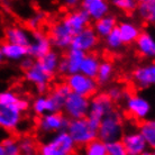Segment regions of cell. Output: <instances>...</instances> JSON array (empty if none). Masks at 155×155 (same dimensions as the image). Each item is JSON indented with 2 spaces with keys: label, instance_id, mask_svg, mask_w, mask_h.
I'll return each mask as SVG.
<instances>
[{
  "label": "cell",
  "instance_id": "obj_21",
  "mask_svg": "<svg viewBox=\"0 0 155 155\" xmlns=\"http://www.w3.org/2000/svg\"><path fill=\"white\" fill-rule=\"evenodd\" d=\"M71 93L70 89L68 88L65 83H58L54 87V89L47 94L50 98L52 106L54 108V113H62L63 106L65 104L68 96Z\"/></svg>",
  "mask_w": 155,
  "mask_h": 155
},
{
  "label": "cell",
  "instance_id": "obj_35",
  "mask_svg": "<svg viewBox=\"0 0 155 155\" xmlns=\"http://www.w3.org/2000/svg\"><path fill=\"white\" fill-rule=\"evenodd\" d=\"M137 2L135 0H113L111 4L121 12H136Z\"/></svg>",
  "mask_w": 155,
  "mask_h": 155
},
{
  "label": "cell",
  "instance_id": "obj_13",
  "mask_svg": "<svg viewBox=\"0 0 155 155\" xmlns=\"http://www.w3.org/2000/svg\"><path fill=\"white\" fill-rule=\"evenodd\" d=\"M24 77L26 79V81H28L33 85H35L36 91L39 96H45L46 94V92L48 91L50 82L53 79V77H51L50 74L44 72L39 68L36 61L31 69H28L27 71L24 72Z\"/></svg>",
  "mask_w": 155,
  "mask_h": 155
},
{
  "label": "cell",
  "instance_id": "obj_6",
  "mask_svg": "<svg viewBox=\"0 0 155 155\" xmlns=\"http://www.w3.org/2000/svg\"><path fill=\"white\" fill-rule=\"evenodd\" d=\"M89 98L82 97V96L71 92L66 98L62 111L69 120L81 119V118H87L89 114Z\"/></svg>",
  "mask_w": 155,
  "mask_h": 155
},
{
  "label": "cell",
  "instance_id": "obj_38",
  "mask_svg": "<svg viewBox=\"0 0 155 155\" xmlns=\"http://www.w3.org/2000/svg\"><path fill=\"white\" fill-rule=\"evenodd\" d=\"M106 146H107V155H128L121 140L108 143L106 144Z\"/></svg>",
  "mask_w": 155,
  "mask_h": 155
},
{
  "label": "cell",
  "instance_id": "obj_18",
  "mask_svg": "<svg viewBox=\"0 0 155 155\" xmlns=\"http://www.w3.org/2000/svg\"><path fill=\"white\" fill-rule=\"evenodd\" d=\"M61 20L70 28V31L73 33L74 35L85 29L87 27H89L90 24V18L82 9L71 10Z\"/></svg>",
  "mask_w": 155,
  "mask_h": 155
},
{
  "label": "cell",
  "instance_id": "obj_20",
  "mask_svg": "<svg viewBox=\"0 0 155 155\" xmlns=\"http://www.w3.org/2000/svg\"><path fill=\"white\" fill-rule=\"evenodd\" d=\"M137 53L145 58H155V36L150 31H140L135 42Z\"/></svg>",
  "mask_w": 155,
  "mask_h": 155
},
{
  "label": "cell",
  "instance_id": "obj_45",
  "mask_svg": "<svg viewBox=\"0 0 155 155\" xmlns=\"http://www.w3.org/2000/svg\"><path fill=\"white\" fill-rule=\"evenodd\" d=\"M0 155H5L4 148H2V145H1V143H0Z\"/></svg>",
  "mask_w": 155,
  "mask_h": 155
},
{
  "label": "cell",
  "instance_id": "obj_16",
  "mask_svg": "<svg viewBox=\"0 0 155 155\" xmlns=\"http://www.w3.org/2000/svg\"><path fill=\"white\" fill-rule=\"evenodd\" d=\"M132 80L142 89L155 87V62L137 66L132 72Z\"/></svg>",
  "mask_w": 155,
  "mask_h": 155
},
{
  "label": "cell",
  "instance_id": "obj_33",
  "mask_svg": "<svg viewBox=\"0 0 155 155\" xmlns=\"http://www.w3.org/2000/svg\"><path fill=\"white\" fill-rule=\"evenodd\" d=\"M0 143L2 145L5 155H21L18 138H16L14 136H8V137L2 138Z\"/></svg>",
  "mask_w": 155,
  "mask_h": 155
},
{
  "label": "cell",
  "instance_id": "obj_41",
  "mask_svg": "<svg viewBox=\"0 0 155 155\" xmlns=\"http://www.w3.org/2000/svg\"><path fill=\"white\" fill-rule=\"evenodd\" d=\"M34 63H35V60H34V58H31V56H26V58H23V60L20 61V68H21V70L25 72V71H27L28 69H31V66L34 65Z\"/></svg>",
  "mask_w": 155,
  "mask_h": 155
},
{
  "label": "cell",
  "instance_id": "obj_23",
  "mask_svg": "<svg viewBox=\"0 0 155 155\" xmlns=\"http://www.w3.org/2000/svg\"><path fill=\"white\" fill-rule=\"evenodd\" d=\"M0 51L4 55L5 60L8 61H21L23 58L28 56V48L27 47L16 45V44H10V43L4 42L0 44Z\"/></svg>",
  "mask_w": 155,
  "mask_h": 155
},
{
  "label": "cell",
  "instance_id": "obj_8",
  "mask_svg": "<svg viewBox=\"0 0 155 155\" xmlns=\"http://www.w3.org/2000/svg\"><path fill=\"white\" fill-rule=\"evenodd\" d=\"M18 102V101H17ZM24 120V113L16 105H0V128L14 132L17 128H19Z\"/></svg>",
  "mask_w": 155,
  "mask_h": 155
},
{
  "label": "cell",
  "instance_id": "obj_47",
  "mask_svg": "<svg viewBox=\"0 0 155 155\" xmlns=\"http://www.w3.org/2000/svg\"><path fill=\"white\" fill-rule=\"evenodd\" d=\"M154 36H155V27H154Z\"/></svg>",
  "mask_w": 155,
  "mask_h": 155
},
{
  "label": "cell",
  "instance_id": "obj_28",
  "mask_svg": "<svg viewBox=\"0 0 155 155\" xmlns=\"http://www.w3.org/2000/svg\"><path fill=\"white\" fill-rule=\"evenodd\" d=\"M138 132L145 140L147 147L155 151V118H148L140 124Z\"/></svg>",
  "mask_w": 155,
  "mask_h": 155
},
{
  "label": "cell",
  "instance_id": "obj_32",
  "mask_svg": "<svg viewBox=\"0 0 155 155\" xmlns=\"http://www.w3.org/2000/svg\"><path fill=\"white\" fill-rule=\"evenodd\" d=\"M18 144H19L20 154L21 155H36L37 153V145L35 140L29 136H24L18 138Z\"/></svg>",
  "mask_w": 155,
  "mask_h": 155
},
{
  "label": "cell",
  "instance_id": "obj_9",
  "mask_svg": "<svg viewBox=\"0 0 155 155\" xmlns=\"http://www.w3.org/2000/svg\"><path fill=\"white\" fill-rule=\"evenodd\" d=\"M69 121L70 120L62 113L46 114L38 118L37 128L39 132L45 133V134H56L58 132L66 130Z\"/></svg>",
  "mask_w": 155,
  "mask_h": 155
},
{
  "label": "cell",
  "instance_id": "obj_5",
  "mask_svg": "<svg viewBox=\"0 0 155 155\" xmlns=\"http://www.w3.org/2000/svg\"><path fill=\"white\" fill-rule=\"evenodd\" d=\"M114 110H115L114 102L110 100L107 93L100 92L98 94H94L92 98H90L89 114H88L87 118L94 124L99 125L101 120L107 115L113 113Z\"/></svg>",
  "mask_w": 155,
  "mask_h": 155
},
{
  "label": "cell",
  "instance_id": "obj_40",
  "mask_svg": "<svg viewBox=\"0 0 155 155\" xmlns=\"http://www.w3.org/2000/svg\"><path fill=\"white\" fill-rule=\"evenodd\" d=\"M37 155H55V153L53 152V150L51 148V146L47 143L39 145L37 148Z\"/></svg>",
  "mask_w": 155,
  "mask_h": 155
},
{
  "label": "cell",
  "instance_id": "obj_26",
  "mask_svg": "<svg viewBox=\"0 0 155 155\" xmlns=\"http://www.w3.org/2000/svg\"><path fill=\"white\" fill-rule=\"evenodd\" d=\"M117 18L114 15H107L104 18L94 21L93 31H96L98 37H107V36L117 28Z\"/></svg>",
  "mask_w": 155,
  "mask_h": 155
},
{
  "label": "cell",
  "instance_id": "obj_27",
  "mask_svg": "<svg viewBox=\"0 0 155 155\" xmlns=\"http://www.w3.org/2000/svg\"><path fill=\"white\" fill-rule=\"evenodd\" d=\"M137 16L147 24L155 25V0H142L137 2Z\"/></svg>",
  "mask_w": 155,
  "mask_h": 155
},
{
  "label": "cell",
  "instance_id": "obj_25",
  "mask_svg": "<svg viewBox=\"0 0 155 155\" xmlns=\"http://www.w3.org/2000/svg\"><path fill=\"white\" fill-rule=\"evenodd\" d=\"M100 58L99 56L93 53L85 54L83 61H82L81 68H80V73L91 79H96L98 74V70L100 66Z\"/></svg>",
  "mask_w": 155,
  "mask_h": 155
},
{
  "label": "cell",
  "instance_id": "obj_39",
  "mask_svg": "<svg viewBox=\"0 0 155 155\" xmlns=\"http://www.w3.org/2000/svg\"><path fill=\"white\" fill-rule=\"evenodd\" d=\"M45 19V15L43 12H38V14H35L34 16H31V18L27 20V29L29 31H38L41 25L43 24Z\"/></svg>",
  "mask_w": 155,
  "mask_h": 155
},
{
  "label": "cell",
  "instance_id": "obj_11",
  "mask_svg": "<svg viewBox=\"0 0 155 155\" xmlns=\"http://www.w3.org/2000/svg\"><path fill=\"white\" fill-rule=\"evenodd\" d=\"M98 44L99 37L96 34V31H93V28L89 26L73 36L70 47L81 51L85 54H89L92 53V51L98 46Z\"/></svg>",
  "mask_w": 155,
  "mask_h": 155
},
{
  "label": "cell",
  "instance_id": "obj_30",
  "mask_svg": "<svg viewBox=\"0 0 155 155\" xmlns=\"http://www.w3.org/2000/svg\"><path fill=\"white\" fill-rule=\"evenodd\" d=\"M114 72H115V68H114L113 63L109 61H104L100 63L98 74L96 77V81L98 84L106 85L111 81L114 77Z\"/></svg>",
  "mask_w": 155,
  "mask_h": 155
},
{
  "label": "cell",
  "instance_id": "obj_44",
  "mask_svg": "<svg viewBox=\"0 0 155 155\" xmlns=\"http://www.w3.org/2000/svg\"><path fill=\"white\" fill-rule=\"evenodd\" d=\"M142 155H153V151H150V150H147V151H145Z\"/></svg>",
  "mask_w": 155,
  "mask_h": 155
},
{
  "label": "cell",
  "instance_id": "obj_14",
  "mask_svg": "<svg viewBox=\"0 0 155 155\" xmlns=\"http://www.w3.org/2000/svg\"><path fill=\"white\" fill-rule=\"evenodd\" d=\"M120 140L124 144L128 155H142L144 152L148 150L147 144L138 132V129H130L124 133Z\"/></svg>",
  "mask_w": 155,
  "mask_h": 155
},
{
  "label": "cell",
  "instance_id": "obj_42",
  "mask_svg": "<svg viewBox=\"0 0 155 155\" xmlns=\"http://www.w3.org/2000/svg\"><path fill=\"white\" fill-rule=\"evenodd\" d=\"M79 4H80V2H79V1H77V0H68V1H65V2H64V5H65L66 7H69V8H75Z\"/></svg>",
  "mask_w": 155,
  "mask_h": 155
},
{
  "label": "cell",
  "instance_id": "obj_46",
  "mask_svg": "<svg viewBox=\"0 0 155 155\" xmlns=\"http://www.w3.org/2000/svg\"><path fill=\"white\" fill-rule=\"evenodd\" d=\"M153 155H155V151H153Z\"/></svg>",
  "mask_w": 155,
  "mask_h": 155
},
{
  "label": "cell",
  "instance_id": "obj_24",
  "mask_svg": "<svg viewBox=\"0 0 155 155\" xmlns=\"http://www.w3.org/2000/svg\"><path fill=\"white\" fill-rule=\"evenodd\" d=\"M60 61H61V56L58 54V52L52 50L47 54L44 55L43 58L36 60V63L38 64V66L44 72H46L51 77H53L55 73H58Z\"/></svg>",
  "mask_w": 155,
  "mask_h": 155
},
{
  "label": "cell",
  "instance_id": "obj_31",
  "mask_svg": "<svg viewBox=\"0 0 155 155\" xmlns=\"http://www.w3.org/2000/svg\"><path fill=\"white\" fill-rule=\"evenodd\" d=\"M81 155H107V146L104 142L96 138L82 147Z\"/></svg>",
  "mask_w": 155,
  "mask_h": 155
},
{
  "label": "cell",
  "instance_id": "obj_10",
  "mask_svg": "<svg viewBox=\"0 0 155 155\" xmlns=\"http://www.w3.org/2000/svg\"><path fill=\"white\" fill-rule=\"evenodd\" d=\"M84 56L85 53L70 47L66 51L64 58H61L58 68V73H60L61 75H65V77L79 73Z\"/></svg>",
  "mask_w": 155,
  "mask_h": 155
},
{
  "label": "cell",
  "instance_id": "obj_7",
  "mask_svg": "<svg viewBox=\"0 0 155 155\" xmlns=\"http://www.w3.org/2000/svg\"><path fill=\"white\" fill-rule=\"evenodd\" d=\"M47 35L52 43V46L56 50L63 51L70 48L74 34L62 20H58L51 25Z\"/></svg>",
  "mask_w": 155,
  "mask_h": 155
},
{
  "label": "cell",
  "instance_id": "obj_2",
  "mask_svg": "<svg viewBox=\"0 0 155 155\" xmlns=\"http://www.w3.org/2000/svg\"><path fill=\"white\" fill-rule=\"evenodd\" d=\"M98 127L99 125L92 123L88 118H81L70 120L66 132L77 146L83 147L91 140L98 138Z\"/></svg>",
  "mask_w": 155,
  "mask_h": 155
},
{
  "label": "cell",
  "instance_id": "obj_3",
  "mask_svg": "<svg viewBox=\"0 0 155 155\" xmlns=\"http://www.w3.org/2000/svg\"><path fill=\"white\" fill-rule=\"evenodd\" d=\"M72 93L82 96L85 98H92L97 94L98 83L96 79H91L83 75L82 73H75L72 75H68L64 82Z\"/></svg>",
  "mask_w": 155,
  "mask_h": 155
},
{
  "label": "cell",
  "instance_id": "obj_15",
  "mask_svg": "<svg viewBox=\"0 0 155 155\" xmlns=\"http://www.w3.org/2000/svg\"><path fill=\"white\" fill-rule=\"evenodd\" d=\"M47 144L53 150L55 155H73L74 151L77 148L75 143L66 130L53 134Z\"/></svg>",
  "mask_w": 155,
  "mask_h": 155
},
{
  "label": "cell",
  "instance_id": "obj_4",
  "mask_svg": "<svg viewBox=\"0 0 155 155\" xmlns=\"http://www.w3.org/2000/svg\"><path fill=\"white\" fill-rule=\"evenodd\" d=\"M125 108L133 118L140 121L148 119L153 110L151 101L144 96L137 94V93H132L129 96H126Z\"/></svg>",
  "mask_w": 155,
  "mask_h": 155
},
{
  "label": "cell",
  "instance_id": "obj_36",
  "mask_svg": "<svg viewBox=\"0 0 155 155\" xmlns=\"http://www.w3.org/2000/svg\"><path fill=\"white\" fill-rule=\"evenodd\" d=\"M18 94L12 91V90H5L0 92V105L9 106V105H16L17 101L19 100Z\"/></svg>",
  "mask_w": 155,
  "mask_h": 155
},
{
  "label": "cell",
  "instance_id": "obj_12",
  "mask_svg": "<svg viewBox=\"0 0 155 155\" xmlns=\"http://www.w3.org/2000/svg\"><path fill=\"white\" fill-rule=\"evenodd\" d=\"M28 48V56H31L34 60H38L47 54L50 51L53 50L52 43H51L48 35L43 31H31V39Z\"/></svg>",
  "mask_w": 155,
  "mask_h": 155
},
{
  "label": "cell",
  "instance_id": "obj_34",
  "mask_svg": "<svg viewBox=\"0 0 155 155\" xmlns=\"http://www.w3.org/2000/svg\"><path fill=\"white\" fill-rule=\"evenodd\" d=\"M105 43H106V46L108 47L110 51H113V52H116V51L120 50L123 47V45H124V43L121 41V37H120L117 28L114 29L107 37H105Z\"/></svg>",
  "mask_w": 155,
  "mask_h": 155
},
{
  "label": "cell",
  "instance_id": "obj_29",
  "mask_svg": "<svg viewBox=\"0 0 155 155\" xmlns=\"http://www.w3.org/2000/svg\"><path fill=\"white\" fill-rule=\"evenodd\" d=\"M31 108L33 110L34 115L36 116H44L46 114H53L54 113V108L52 106L50 98L47 94L45 96H38L34 99V101L31 104Z\"/></svg>",
  "mask_w": 155,
  "mask_h": 155
},
{
  "label": "cell",
  "instance_id": "obj_17",
  "mask_svg": "<svg viewBox=\"0 0 155 155\" xmlns=\"http://www.w3.org/2000/svg\"><path fill=\"white\" fill-rule=\"evenodd\" d=\"M81 9L88 15L90 20H97L109 15L110 4L106 0H84L81 4Z\"/></svg>",
  "mask_w": 155,
  "mask_h": 155
},
{
  "label": "cell",
  "instance_id": "obj_37",
  "mask_svg": "<svg viewBox=\"0 0 155 155\" xmlns=\"http://www.w3.org/2000/svg\"><path fill=\"white\" fill-rule=\"evenodd\" d=\"M107 96L110 98V100L113 102H118V101L123 100L126 97V91L124 88H121L120 85H111L109 87L107 90Z\"/></svg>",
  "mask_w": 155,
  "mask_h": 155
},
{
  "label": "cell",
  "instance_id": "obj_43",
  "mask_svg": "<svg viewBox=\"0 0 155 155\" xmlns=\"http://www.w3.org/2000/svg\"><path fill=\"white\" fill-rule=\"evenodd\" d=\"M4 62H5V58H4V55H2V53H1V51H0V65Z\"/></svg>",
  "mask_w": 155,
  "mask_h": 155
},
{
  "label": "cell",
  "instance_id": "obj_1",
  "mask_svg": "<svg viewBox=\"0 0 155 155\" xmlns=\"http://www.w3.org/2000/svg\"><path fill=\"white\" fill-rule=\"evenodd\" d=\"M124 133V118L118 111L114 110L100 121L98 127V140L108 144L120 140Z\"/></svg>",
  "mask_w": 155,
  "mask_h": 155
},
{
  "label": "cell",
  "instance_id": "obj_19",
  "mask_svg": "<svg viewBox=\"0 0 155 155\" xmlns=\"http://www.w3.org/2000/svg\"><path fill=\"white\" fill-rule=\"evenodd\" d=\"M5 42L16 44L24 47H28L31 44V33L27 28L18 25H12L6 28L5 31Z\"/></svg>",
  "mask_w": 155,
  "mask_h": 155
},
{
  "label": "cell",
  "instance_id": "obj_22",
  "mask_svg": "<svg viewBox=\"0 0 155 155\" xmlns=\"http://www.w3.org/2000/svg\"><path fill=\"white\" fill-rule=\"evenodd\" d=\"M117 31L119 33L121 41L124 44H132L135 43L140 34V27L134 21L124 20L117 25Z\"/></svg>",
  "mask_w": 155,
  "mask_h": 155
}]
</instances>
